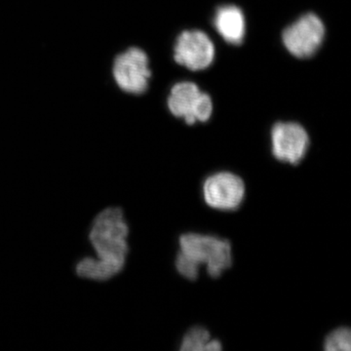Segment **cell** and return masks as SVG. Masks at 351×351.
Returning <instances> with one entry per match:
<instances>
[{"label":"cell","mask_w":351,"mask_h":351,"mask_svg":"<svg viewBox=\"0 0 351 351\" xmlns=\"http://www.w3.org/2000/svg\"><path fill=\"white\" fill-rule=\"evenodd\" d=\"M214 25L226 43L240 45L246 32L244 14L235 5L219 6L215 13Z\"/></svg>","instance_id":"cell-9"},{"label":"cell","mask_w":351,"mask_h":351,"mask_svg":"<svg viewBox=\"0 0 351 351\" xmlns=\"http://www.w3.org/2000/svg\"><path fill=\"white\" fill-rule=\"evenodd\" d=\"M128 233L121 210L110 208L99 214L90 232L96 257L84 258L78 263V276L105 281L119 274L125 265Z\"/></svg>","instance_id":"cell-1"},{"label":"cell","mask_w":351,"mask_h":351,"mask_svg":"<svg viewBox=\"0 0 351 351\" xmlns=\"http://www.w3.org/2000/svg\"><path fill=\"white\" fill-rule=\"evenodd\" d=\"M246 195L244 181L239 175L221 171L210 175L202 186L204 202L219 211H235L243 203Z\"/></svg>","instance_id":"cell-3"},{"label":"cell","mask_w":351,"mask_h":351,"mask_svg":"<svg viewBox=\"0 0 351 351\" xmlns=\"http://www.w3.org/2000/svg\"><path fill=\"white\" fill-rule=\"evenodd\" d=\"M271 152L277 160L298 165L304 160L309 149V136L301 124L278 122L272 127Z\"/></svg>","instance_id":"cell-7"},{"label":"cell","mask_w":351,"mask_h":351,"mask_svg":"<svg viewBox=\"0 0 351 351\" xmlns=\"http://www.w3.org/2000/svg\"><path fill=\"white\" fill-rule=\"evenodd\" d=\"M168 108L173 115L182 119L189 125L206 122L213 112V104L209 95L200 91L193 82L177 83L171 90Z\"/></svg>","instance_id":"cell-4"},{"label":"cell","mask_w":351,"mask_h":351,"mask_svg":"<svg viewBox=\"0 0 351 351\" xmlns=\"http://www.w3.org/2000/svg\"><path fill=\"white\" fill-rule=\"evenodd\" d=\"M325 38L322 21L313 13H307L284 29L282 40L293 56L306 59L319 50Z\"/></svg>","instance_id":"cell-6"},{"label":"cell","mask_w":351,"mask_h":351,"mask_svg":"<svg viewBox=\"0 0 351 351\" xmlns=\"http://www.w3.org/2000/svg\"><path fill=\"white\" fill-rule=\"evenodd\" d=\"M180 253L198 267L204 265L209 276L218 278L232 265V244L217 235L189 232L179 239Z\"/></svg>","instance_id":"cell-2"},{"label":"cell","mask_w":351,"mask_h":351,"mask_svg":"<svg viewBox=\"0 0 351 351\" xmlns=\"http://www.w3.org/2000/svg\"><path fill=\"white\" fill-rule=\"evenodd\" d=\"M323 346L326 351H350L351 348L350 328L339 327L335 329L328 335Z\"/></svg>","instance_id":"cell-11"},{"label":"cell","mask_w":351,"mask_h":351,"mask_svg":"<svg viewBox=\"0 0 351 351\" xmlns=\"http://www.w3.org/2000/svg\"><path fill=\"white\" fill-rule=\"evenodd\" d=\"M112 75L117 86L126 93H145L152 76L149 57L140 48H129L115 59Z\"/></svg>","instance_id":"cell-5"},{"label":"cell","mask_w":351,"mask_h":351,"mask_svg":"<svg viewBox=\"0 0 351 351\" xmlns=\"http://www.w3.org/2000/svg\"><path fill=\"white\" fill-rule=\"evenodd\" d=\"M214 58V44L205 32L197 29L184 31L176 41L175 61L191 71H203L209 68Z\"/></svg>","instance_id":"cell-8"},{"label":"cell","mask_w":351,"mask_h":351,"mask_svg":"<svg viewBox=\"0 0 351 351\" xmlns=\"http://www.w3.org/2000/svg\"><path fill=\"white\" fill-rule=\"evenodd\" d=\"M223 348L221 341L211 338L206 328L195 326L189 329L181 341L182 351H217Z\"/></svg>","instance_id":"cell-10"},{"label":"cell","mask_w":351,"mask_h":351,"mask_svg":"<svg viewBox=\"0 0 351 351\" xmlns=\"http://www.w3.org/2000/svg\"><path fill=\"white\" fill-rule=\"evenodd\" d=\"M175 267L178 274L188 280H196L199 276L200 267L180 252L176 257Z\"/></svg>","instance_id":"cell-12"}]
</instances>
